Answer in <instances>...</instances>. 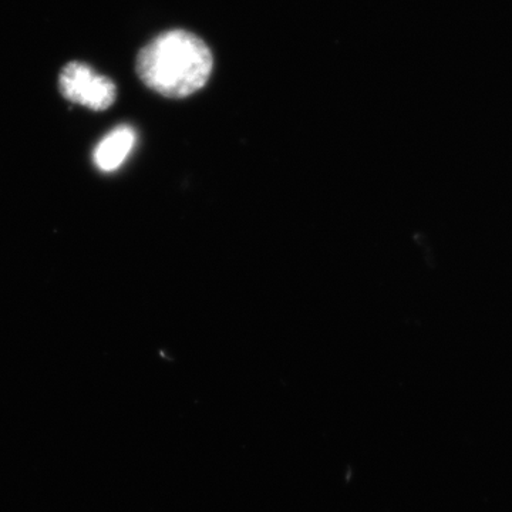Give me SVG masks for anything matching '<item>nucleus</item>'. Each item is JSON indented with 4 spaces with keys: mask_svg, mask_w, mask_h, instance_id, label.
Returning a JSON list of instances; mask_svg holds the SVG:
<instances>
[{
    "mask_svg": "<svg viewBox=\"0 0 512 512\" xmlns=\"http://www.w3.org/2000/svg\"><path fill=\"white\" fill-rule=\"evenodd\" d=\"M137 134L133 127L119 126L101 138L94 148L93 161L104 173L119 170L136 146Z\"/></svg>",
    "mask_w": 512,
    "mask_h": 512,
    "instance_id": "obj_3",
    "label": "nucleus"
},
{
    "mask_svg": "<svg viewBox=\"0 0 512 512\" xmlns=\"http://www.w3.org/2000/svg\"><path fill=\"white\" fill-rule=\"evenodd\" d=\"M59 89L64 99L94 111L110 109L117 96L116 84L109 77L101 76L82 62H72L63 67Z\"/></svg>",
    "mask_w": 512,
    "mask_h": 512,
    "instance_id": "obj_2",
    "label": "nucleus"
},
{
    "mask_svg": "<svg viewBox=\"0 0 512 512\" xmlns=\"http://www.w3.org/2000/svg\"><path fill=\"white\" fill-rule=\"evenodd\" d=\"M214 57L204 40L187 30H170L140 50L137 73L153 92L185 99L210 80Z\"/></svg>",
    "mask_w": 512,
    "mask_h": 512,
    "instance_id": "obj_1",
    "label": "nucleus"
}]
</instances>
